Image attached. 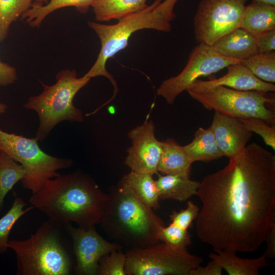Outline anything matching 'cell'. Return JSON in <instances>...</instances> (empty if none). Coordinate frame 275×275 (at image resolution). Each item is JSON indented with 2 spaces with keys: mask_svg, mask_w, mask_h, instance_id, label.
I'll list each match as a JSON object with an SVG mask.
<instances>
[{
  "mask_svg": "<svg viewBox=\"0 0 275 275\" xmlns=\"http://www.w3.org/2000/svg\"><path fill=\"white\" fill-rule=\"evenodd\" d=\"M197 196L199 239L214 251L257 250L275 226V156L256 143L205 176Z\"/></svg>",
  "mask_w": 275,
  "mask_h": 275,
  "instance_id": "1",
  "label": "cell"
},
{
  "mask_svg": "<svg viewBox=\"0 0 275 275\" xmlns=\"http://www.w3.org/2000/svg\"><path fill=\"white\" fill-rule=\"evenodd\" d=\"M107 200L92 177L77 170L47 180L30 202L58 225L89 227L99 224Z\"/></svg>",
  "mask_w": 275,
  "mask_h": 275,
  "instance_id": "2",
  "label": "cell"
},
{
  "mask_svg": "<svg viewBox=\"0 0 275 275\" xmlns=\"http://www.w3.org/2000/svg\"><path fill=\"white\" fill-rule=\"evenodd\" d=\"M99 224L114 242L128 249L159 242V232L165 226L153 209L117 186L109 189Z\"/></svg>",
  "mask_w": 275,
  "mask_h": 275,
  "instance_id": "3",
  "label": "cell"
},
{
  "mask_svg": "<svg viewBox=\"0 0 275 275\" xmlns=\"http://www.w3.org/2000/svg\"><path fill=\"white\" fill-rule=\"evenodd\" d=\"M58 225L49 219L25 240L9 241L14 251L17 275H69L72 263L59 232Z\"/></svg>",
  "mask_w": 275,
  "mask_h": 275,
  "instance_id": "4",
  "label": "cell"
},
{
  "mask_svg": "<svg viewBox=\"0 0 275 275\" xmlns=\"http://www.w3.org/2000/svg\"><path fill=\"white\" fill-rule=\"evenodd\" d=\"M53 85H45L40 81L42 92L38 95L30 96L24 107L33 110L38 115L39 124L36 138L43 142L53 128L63 121L81 122L82 112L73 104L74 97L87 85L91 78L85 75L77 77L75 70H62L56 76Z\"/></svg>",
  "mask_w": 275,
  "mask_h": 275,
  "instance_id": "5",
  "label": "cell"
},
{
  "mask_svg": "<svg viewBox=\"0 0 275 275\" xmlns=\"http://www.w3.org/2000/svg\"><path fill=\"white\" fill-rule=\"evenodd\" d=\"M163 1L155 0L143 10L119 20L116 24L88 22L89 26L100 39L101 47L96 62L85 75L90 78L99 76L107 78L114 88L111 101L115 97L118 89L113 76L106 69L107 61L127 47L129 38L136 31L145 29L165 32L171 30V22L157 9L158 5Z\"/></svg>",
  "mask_w": 275,
  "mask_h": 275,
  "instance_id": "6",
  "label": "cell"
},
{
  "mask_svg": "<svg viewBox=\"0 0 275 275\" xmlns=\"http://www.w3.org/2000/svg\"><path fill=\"white\" fill-rule=\"evenodd\" d=\"M35 138L6 132L0 128V150L21 164L26 174L21 181L23 188L32 194L39 190L49 179L60 175L58 170L68 169L71 159L58 157L43 151Z\"/></svg>",
  "mask_w": 275,
  "mask_h": 275,
  "instance_id": "7",
  "label": "cell"
},
{
  "mask_svg": "<svg viewBox=\"0 0 275 275\" xmlns=\"http://www.w3.org/2000/svg\"><path fill=\"white\" fill-rule=\"evenodd\" d=\"M186 91L207 110L238 119L260 118L269 124L274 125V112L268 107V104H274V99L266 96V93L237 90L225 86L188 88Z\"/></svg>",
  "mask_w": 275,
  "mask_h": 275,
  "instance_id": "8",
  "label": "cell"
},
{
  "mask_svg": "<svg viewBox=\"0 0 275 275\" xmlns=\"http://www.w3.org/2000/svg\"><path fill=\"white\" fill-rule=\"evenodd\" d=\"M126 275H189L203 260L186 248L159 242L125 252Z\"/></svg>",
  "mask_w": 275,
  "mask_h": 275,
  "instance_id": "9",
  "label": "cell"
},
{
  "mask_svg": "<svg viewBox=\"0 0 275 275\" xmlns=\"http://www.w3.org/2000/svg\"><path fill=\"white\" fill-rule=\"evenodd\" d=\"M248 0H201L194 18L195 39L212 46L240 28Z\"/></svg>",
  "mask_w": 275,
  "mask_h": 275,
  "instance_id": "10",
  "label": "cell"
},
{
  "mask_svg": "<svg viewBox=\"0 0 275 275\" xmlns=\"http://www.w3.org/2000/svg\"><path fill=\"white\" fill-rule=\"evenodd\" d=\"M241 62L221 56L211 46L199 43L191 50L182 71L177 75L163 80L157 89V94L168 104H173L177 97L200 77Z\"/></svg>",
  "mask_w": 275,
  "mask_h": 275,
  "instance_id": "11",
  "label": "cell"
},
{
  "mask_svg": "<svg viewBox=\"0 0 275 275\" xmlns=\"http://www.w3.org/2000/svg\"><path fill=\"white\" fill-rule=\"evenodd\" d=\"M71 237L75 258V272L78 275H97L99 262L104 255L113 250L122 249L120 245L105 240L96 231L95 226H64Z\"/></svg>",
  "mask_w": 275,
  "mask_h": 275,
  "instance_id": "12",
  "label": "cell"
},
{
  "mask_svg": "<svg viewBox=\"0 0 275 275\" xmlns=\"http://www.w3.org/2000/svg\"><path fill=\"white\" fill-rule=\"evenodd\" d=\"M155 130L153 122L147 118L129 131L132 144L127 150L125 163L131 171L151 175L158 173L162 146V142L156 138Z\"/></svg>",
  "mask_w": 275,
  "mask_h": 275,
  "instance_id": "13",
  "label": "cell"
},
{
  "mask_svg": "<svg viewBox=\"0 0 275 275\" xmlns=\"http://www.w3.org/2000/svg\"><path fill=\"white\" fill-rule=\"evenodd\" d=\"M210 127L219 149L229 159L241 153L253 135L238 118L216 111Z\"/></svg>",
  "mask_w": 275,
  "mask_h": 275,
  "instance_id": "14",
  "label": "cell"
},
{
  "mask_svg": "<svg viewBox=\"0 0 275 275\" xmlns=\"http://www.w3.org/2000/svg\"><path fill=\"white\" fill-rule=\"evenodd\" d=\"M226 68L227 72L223 76L208 80L197 79L188 88L205 89L225 86L240 91H256L266 93L275 91L274 85L261 80L240 62Z\"/></svg>",
  "mask_w": 275,
  "mask_h": 275,
  "instance_id": "15",
  "label": "cell"
},
{
  "mask_svg": "<svg viewBox=\"0 0 275 275\" xmlns=\"http://www.w3.org/2000/svg\"><path fill=\"white\" fill-rule=\"evenodd\" d=\"M211 46L223 57L241 61L258 52L254 36L241 28L221 37Z\"/></svg>",
  "mask_w": 275,
  "mask_h": 275,
  "instance_id": "16",
  "label": "cell"
},
{
  "mask_svg": "<svg viewBox=\"0 0 275 275\" xmlns=\"http://www.w3.org/2000/svg\"><path fill=\"white\" fill-rule=\"evenodd\" d=\"M152 176L130 171L123 176L117 186L131 193L150 208L156 210L160 207V199L156 181Z\"/></svg>",
  "mask_w": 275,
  "mask_h": 275,
  "instance_id": "17",
  "label": "cell"
},
{
  "mask_svg": "<svg viewBox=\"0 0 275 275\" xmlns=\"http://www.w3.org/2000/svg\"><path fill=\"white\" fill-rule=\"evenodd\" d=\"M162 151L157 167L162 175H175L190 177L192 162L182 146L168 138L162 141Z\"/></svg>",
  "mask_w": 275,
  "mask_h": 275,
  "instance_id": "18",
  "label": "cell"
},
{
  "mask_svg": "<svg viewBox=\"0 0 275 275\" xmlns=\"http://www.w3.org/2000/svg\"><path fill=\"white\" fill-rule=\"evenodd\" d=\"M235 252L219 250L209 254L210 259L217 262L229 275H258L259 270L268 266L263 255L254 259L240 258Z\"/></svg>",
  "mask_w": 275,
  "mask_h": 275,
  "instance_id": "19",
  "label": "cell"
},
{
  "mask_svg": "<svg viewBox=\"0 0 275 275\" xmlns=\"http://www.w3.org/2000/svg\"><path fill=\"white\" fill-rule=\"evenodd\" d=\"M155 180L160 200H174L184 202L197 195L200 182L190 177L175 175L157 174Z\"/></svg>",
  "mask_w": 275,
  "mask_h": 275,
  "instance_id": "20",
  "label": "cell"
},
{
  "mask_svg": "<svg viewBox=\"0 0 275 275\" xmlns=\"http://www.w3.org/2000/svg\"><path fill=\"white\" fill-rule=\"evenodd\" d=\"M182 147L192 163L197 161L208 162L223 156L210 126L207 129L199 128L194 133L193 140Z\"/></svg>",
  "mask_w": 275,
  "mask_h": 275,
  "instance_id": "21",
  "label": "cell"
},
{
  "mask_svg": "<svg viewBox=\"0 0 275 275\" xmlns=\"http://www.w3.org/2000/svg\"><path fill=\"white\" fill-rule=\"evenodd\" d=\"M147 0H95L92 5L98 21L118 20L146 8Z\"/></svg>",
  "mask_w": 275,
  "mask_h": 275,
  "instance_id": "22",
  "label": "cell"
},
{
  "mask_svg": "<svg viewBox=\"0 0 275 275\" xmlns=\"http://www.w3.org/2000/svg\"><path fill=\"white\" fill-rule=\"evenodd\" d=\"M240 28L254 36L275 28V7L252 2L246 6Z\"/></svg>",
  "mask_w": 275,
  "mask_h": 275,
  "instance_id": "23",
  "label": "cell"
},
{
  "mask_svg": "<svg viewBox=\"0 0 275 275\" xmlns=\"http://www.w3.org/2000/svg\"><path fill=\"white\" fill-rule=\"evenodd\" d=\"M95 0H50L45 5L33 6L21 16L30 26L39 28L45 17L52 12L62 8L74 7L81 13L87 12Z\"/></svg>",
  "mask_w": 275,
  "mask_h": 275,
  "instance_id": "24",
  "label": "cell"
},
{
  "mask_svg": "<svg viewBox=\"0 0 275 275\" xmlns=\"http://www.w3.org/2000/svg\"><path fill=\"white\" fill-rule=\"evenodd\" d=\"M23 166L4 151L0 153V212L3 208L5 198L14 186L25 177Z\"/></svg>",
  "mask_w": 275,
  "mask_h": 275,
  "instance_id": "25",
  "label": "cell"
},
{
  "mask_svg": "<svg viewBox=\"0 0 275 275\" xmlns=\"http://www.w3.org/2000/svg\"><path fill=\"white\" fill-rule=\"evenodd\" d=\"M240 63L261 80L271 84L274 83V51L257 52Z\"/></svg>",
  "mask_w": 275,
  "mask_h": 275,
  "instance_id": "26",
  "label": "cell"
},
{
  "mask_svg": "<svg viewBox=\"0 0 275 275\" xmlns=\"http://www.w3.org/2000/svg\"><path fill=\"white\" fill-rule=\"evenodd\" d=\"M33 0H0V41L6 39L10 26L31 7Z\"/></svg>",
  "mask_w": 275,
  "mask_h": 275,
  "instance_id": "27",
  "label": "cell"
},
{
  "mask_svg": "<svg viewBox=\"0 0 275 275\" xmlns=\"http://www.w3.org/2000/svg\"><path fill=\"white\" fill-rule=\"evenodd\" d=\"M26 203L20 197L15 198L8 211L0 218V254L9 249V236L15 223L24 214L34 208L31 205L24 209Z\"/></svg>",
  "mask_w": 275,
  "mask_h": 275,
  "instance_id": "28",
  "label": "cell"
},
{
  "mask_svg": "<svg viewBox=\"0 0 275 275\" xmlns=\"http://www.w3.org/2000/svg\"><path fill=\"white\" fill-rule=\"evenodd\" d=\"M121 249L113 250L101 257L97 275H126V256Z\"/></svg>",
  "mask_w": 275,
  "mask_h": 275,
  "instance_id": "29",
  "label": "cell"
},
{
  "mask_svg": "<svg viewBox=\"0 0 275 275\" xmlns=\"http://www.w3.org/2000/svg\"><path fill=\"white\" fill-rule=\"evenodd\" d=\"M243 126L251 132L259 135L264 142L275 150V126L257 117L239 118Z\"/></svg>",
  "mask_w": 275,
  "mask_h": 275,
  "instance_id": "30",
  "label": "cell"
},
{
  "mask_svg": "<svg viewBox=\"0 0 275 275\" xmlns=\"http://www.w3.org/2000/svg\"><path fill=\"white\" fill-rule=\"evenodd\" d=\"M158 237L160 242L178 248L187 249L191 243V236L187 230L171 223L161 228Z\"/></svg>",
  "mask_w": 275,
  "mask_h": 275,
  "instance_id": "31",
  "label": "cell"
},
{
  "mask_svg": "<svg viewBox=\"0 0 275 275\" xmlns=\"http://www.w3.org/2000/svg\"><path fill=\"white\" fill-rule=\"evenodd\" d=\"M197 205L191 201L187 202L185 209L177 212L174 211L170 215L171 223L181 228L188 230L199 212Z\"/></svg>",
  "mask_w": 275,
  "mask_h": 275,
  "instance_id": "32",
  "label": "cell"
},
{
  "mask_svg": "<svg viewBox=\"0 0 275 275\" xmlns=\"http://www.w3.org/2000/svg\"><path fill=\"white\" fill-rule=\"evenodd\" d=\"M258 52L275 50V28L254 36Z\"/></svg>",
  "mask_w": 275,
  "mask_h": 275,
  "instance_id": "33",
  "label": "cell"
},
{
  "mask_svg": "<svg viewBox=\"0 0 275 275\" xmlns=\"http://www.w3.org/2000/svg\"><path fill=\"white\" fill-rule=\"evenodd\" d=\"M17 79L16 69L0 60V87L11 85Z\"/></svg>",
  "mask_w": 275,
  "mask_h": 275,
  "instance_id": "34",
  "label": "cell"
},
{
  "mask_svg": "<svg viewBox=\"0 0 275 275\" xmlns=\"http://www.w3.org/2000/svg\"><path fill=\"white\" fill-rule=\"evenodd\" d=\"M223 270L217 262L211 259L206 266L201 265L193 269L189 275H221Z\"/></svg>",
  "mask_w": 275,
  "mask_h": 275,
  "instance_id": "35",
  "label": "cell"
},
{
  "mask_svg": "<svg viewBox=\"0 0 275 275\" xmlns=\"http://www.w3.org/2000/svg\"><path fill=\"white\" fill-rule=\"evenodd\" d=\"M177 1L178 0H163L157 6V9L170 22L175 18V15L173 10Z\"/></svg>",
  "mask_w": 275,
  "mask_h": 275,
  "instance_id": "36",
  "label": "cell"
},
{
  "mask_svg": "<svg viewBox=\"0 0 275 275\" xmlns=\"http://www.w3.org/2000/svg\"><path fill=\"white\" fill-rule=\"evenodd\" d=\"M265 242L267 243V247L263 255L266 258H274L275 257V226L271 229Z\"/></svg>",
  "mask_w": 275,
  "mask_h": 275,
  "instance_id": "37",
  "label": "cell"
},
{
  "mask_svg": "<svg viewBox=\"0 0 275 275\" xmlns=\"http://www.w3.org/2000/svg\"><path fill=\"white\" fill-rule=\"evenodd\" d=\"M252 2L263 4L275 7V0H252Z\"/></svg>",
  "mask_w": 275,
  "mask_h": 275,
  "instance_id": "38",
  "label": "cell"
},
{
  "mask_svg": "<svg viewBox=\"0 0 275 275\" xmlns=\"http://www.w3.org/2000/svg\"><path fill=\"white\" fill-rule=\"evenodd\" d=\"M50 0H33L34 2L32 5L33 6H43V4H47Z\"/></svg>",
  "mask_w": 275,
  "mask_h": 275,
  "instance_id": "39",
  "label": "cell"
},
{
  "mask_svg": "<svg viewBox=\"0 0 275 275\" xmlns=\"http://www.w3.org/2000/svg\"><path fill=\"white\" fill-rule=\"evenodd\" d=\"M8 106L7 104L0 102V116L4 114L7 111Z\"/></svg>",
  "mask_w": 275,
  "mask_h": 275,
  "instance_id": "40",
  "label": "cell"
},
{
  "mask_svg": "<svg viewBox=\"0 0 275 275\" xmlns=\"http://www.w3.org/2000/svg\"><path fill=\"white\" fill-rule=\"evenodd\" d=\"M1 150H0V153H1Z\"/></svg>",
  "mask_w": 275,
  "mask_h": 275,
  "instance_id": "41",
  "label": "cell"
}]
</instances>
